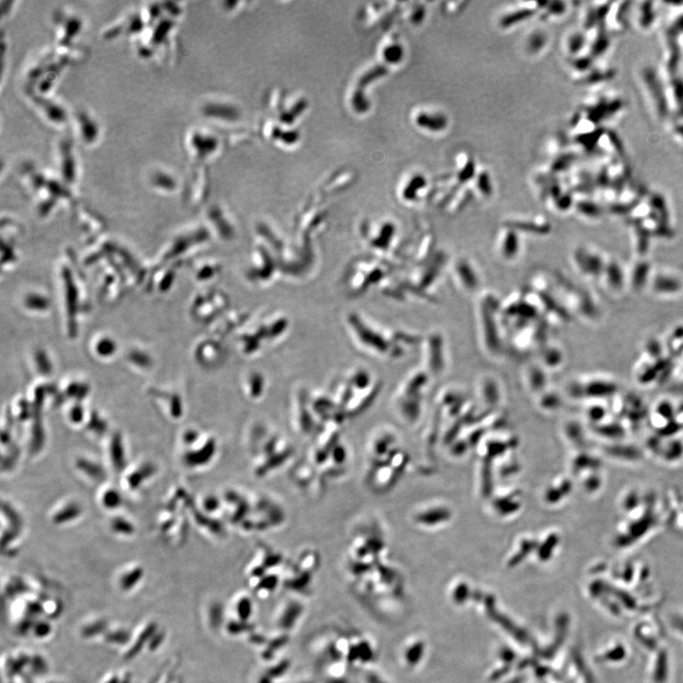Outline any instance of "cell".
Masks as SVG:
<instances>
[{
    "mask_svg": "<svg viewBox=\"0 0 683 683\" xmlns=\"http://www.w3.org/2000/svg\"><path fill=\"white\" fill-rule=\"evenodd\" d=\"M573 267L586 278H601L606 259L595 250L588 247H576L573 254Z\"/></svg>",
    "mask_w": 683,
    "mask_h": 683,
    "instance_id": "cell-4",
    "label": "cell"
},
{
    "mask_svg": "<svg viewBox=\"0 0 683 683\" xmlns=\"http://www.w3.org/2000/svg\"><path fill=\"white\" fill-rule=\"evenodd\" d=\"M473 173H474V166H473V164H469L465 167L464 170L460 173L459 178L462 181H465V179L472 178Z\"/></svg>",
    "mask_w": 683,
    "mask_h": 683,
    "instance_id": "cell-22",
    "label": "cell"
},
{
    "mask_svg": "<svg viewBox=\"0 0 683 683\" xmlns=\"http://www.w3.org/2000/svg\"><path fill=\"white\" fill-rule=\"evenodd\" d=\"M422 359L426 372L439 374L446 366V348L444 336L437 331L427 334L422 341Z\"/></svg>",
    "mask_w": 683,
    "mask_h": 683,
    "instance_id": "cell-3",
    "label": "cell"
},
{
    "mask_svg": "<svg viewBox=\"0 0 683 683\" xmlns=\"http://www.w3.org/2000/svg\"><path fill=\"white\" fill-rule=\"evenodd\" d=\"M622 442V440H620ZM602 454L606 455L607 457L615 462L628 463H637L642 459V452L632 444H626L619 442H604L602 445Z\"/></svg>",
    "mask_w": 683,
    "mask_h": 683,
    "instance_id": "cell-7",
    "label": "cell"
},
{
    "mask_svg": "<svg viewBox=\"0 0 683 683\" xmlns=\"http://www.w3.org/2000/svg\"><path fill=\"white\" fill-rule=\"evenodd\" d=\"M425 186L424 179L422 176L415 177L412 179V181L409 182L408 186H406V190H404V196L408 201H413L416 199L417 193L422 189V187Z\"/></svg>",
    "mask_w": 683,
    "mask_h": 683,
    "instance_id": "cell-17",
    "label": "cell"
},
{
    "mask_svg": "<svg viewBox=\"0 0 683 683\" xmlns=\"http://www.w3.org/2000/svg\"><path fill=\"white\" fill-rule=\"evenodd\" d=\"M384 55L387 62H399L402 57V48L398 45H392L391 47L386 48V50H384Z\"/></svg>",
    "mask_w": 683,
    "mask_h": 683,
    "instance_id": "cell-19",
    "label": "cell"
},
{
    "mask_svg": "<svg viewBox=\"0 0 683 683\" xmlns=\"http://www.w3.org/2000/svg\"><path fill=\"white\" fill-rule=\"evenodd\" d=\"M533 14V12L531 10H520V11L513 12V14L504 17L502 20V25L506 27L511 26V25L515 24V22L527 19Z\"/></svg>",
    "mask_w": 683,
    "mask_h": 683,
    "instance_id": "cell-18",
    "label": "cell"
},
{
    "mask_svg": "<svg viewBox=\"0 0 683 683\" xmlns=\"http://www.w3.org/2000/svg\"><path fill=\"white\" fill-rule=\"evenodd\" d=\"M650 273L649 263L637 262L632 266L630 273L626 272V283H628L632 290L637 292L642 286L646 284V280L650 279Z\"/></svg>",
    "mask_w": 683,
    "mask_h": 683,
    "instance_id": "cell-13",
    "label": "cell"
},
{
    "mask_svg": "<svg viewBox=\"0 0 683 683\" xmlns=\"http://www.w3.org/2000/svg\"><path fill=\"white\" fill-rule=\"evenodd\" d=\"M667 439L662 437L655 457L665 464H677L683 459V440L679 437Z\"/></svg>",
    "mask_w": 683,
    "mask_h": 683,
    "instance_id": "cell-9",
    "label": "cell"
},
{
    "mask_svg": "<svg viewBox=\"0 0 683 683\" xmlns=\"http://www.w3.org/2000/svg\"><path fill=\"white\" fill-rule=\"evenodd\" d=\"M478 186H479L480 191H482L483 194H491V192H492V187H491L489 177L487 176V174H482V176L479 177Z\"/></svg>",
    "mask_w": 683,
    "mask_h": 683,
    "instance_id": "cell-20",
    "label": "cell"
},
{
    "mask_svg": "<svg viewBox=\"0 0 683 683\" xmlns=\"http://www.w3.org/2000/svg\"><path fill=\"white\" fill-rule=\"evenodd\" d=\"M506 227L512 228L515 231L519 232H527V234L536 235V237H545L551 232V225L546 221H538V220H516L510 221L505 224Z\"/></svg>",
    "mask_w": 683,
    "mask_h": 683,
    "instance_id": "cell-11",
    "label": "cell"
},
{
    "mask_svg": "<svg viewBox=\"0 0 683 683\" xmlns=\"http://www.w3.org/2000/svg\"><path fill=\"white\" fill-rule=\"evenodd\" d=\"M600 280H604L602 282L607 288L606 290H611V293H619L626 282V272L614 260L606 259Z\"/></svg>",
    "mask_w": 683,
    "mask_h": 683,
    "instance_id": "cell-10",
    "label": "cell"
},
{
    "mask_svg": "<svg viewBox=\"0 0 683 683\" xmlns=\"http://www.w3.org/2000/svg\"><path fill=\"white\" fill-rule=\"evenodd\" d=\"M417 125L422 128H428L430 130H442L446 126V119L444 116L428 115V114H422L417 118Z\"/></svg>",
    "mask_w": 683,
    "mask_h": 683,
    "instance_id": "cell-16",
    "label": "cell"
},
{
    "mask_svg": "<svg viewBox=\"0 0 683 683\" xmlns=\"http://www.w3.org/2000/svg\"><path fill=\"white\" fill-rule=\"evenodd\" d=\"M677 527L683 531V502L672 516Z\"/></svg>",
    "mask_w": 683,
    "mask_h": 683,
    "instance_id": "cell-21",
    "label": "cell"
},
{
    "mask_svg": "<svg viewBox=\"0 0 683 683\" xmlns=\"http://www.w3.org/2000/svg\"><path fill=\"white\" fill-rule=\"evenodd\" d=\"M501 300L495 293L482 292L477 302V321L480 345L487 356L497 358L504 353V333L500 321Z\"/></svg>",
    "mask_w": 683,
    "mask_h": 683,
    "instance_id": "cell-1",
    "label": "cell"
},
{
    "mask_svg": "<svg viewBox=\"0 0 683 683\" xmlns=\"http://www.w3.org/2000/svg\"><path fill=\"white\" fill-rule=\"evenodd\" d=\"M653 281H650L652 292L657 295H675L682 290L683 283L674 273L666 270L654 273Z\"/></svg>",
    "mask_w": 683,
    "mask_h": 683,
    "instance_id": "cell-8",
    "label": "cell"
},
{
    "mask_svg": "<svg viewBox=\"0 0 683 683\" xmlns=\"http://www.w3.org/2000/svg\"><path fill=\"white\" fill-rule=\"evenodd\" d=\"M452 275L457 287L466 293H477L482 278L474 263L467 257H457L452 264Z\"/></svg>",
    "mask_w": 683,
    "mask_h": 683,
    "instance_id": "cell-5",
    "label": "cell"
},
{
    "mask_svg": "<svg viewBox=\"0 0 683 683\" xmlns=\"http://www.w3.org/2000/svg\"><path fill=\"white\" fill-rule=\"evenodd\" d=\"M581 480L584 492L591 495H597L604 489L606 482L604 469L592 471L588 474L584 475Z\"/></svg>",
    "mask_w": 683,
    "mask_h": 683,
    "instance_id": "cell-14",
    "label": "cell"
},
{
    "mask_svg": "<svg viewBox=\"0 0 683 683\" xmlns=\"http://www.w3.org/2000/svg\"><path fill=\"white\" fill-rule=\"evenodd\" d=\"M497 253L500 259L505 262H513L519 257L522 250V241L519 232L512 228L505 226L497 239Z\"/></svg>",
    "mask_w": 683,
    "mask_h": 683,
    "instance_id": "cell-6",
    "label": "cell"
},
{
    "mask_svg": "<svg viewBox=\"0 0 683 683\" xmlns=\"http://www.w3.org/2000/svg\"><path fill=\"white\" fill-rule=\"evenodd\" d=\"M525 373L528 386L533 388H542L546 384V372L544 371V368L540 364H531L526 368Z\"/></svg>",
    "mask_w": 683,
    "mask_h": 683,
    "instance_id": "cell-15",
    "label": "cell"
},
{
    "mask_svg": "<svg viewBox=\"0 0 683 683\" xmlns=\"http://www.w3.org/2000/svg\"><path fill=\"white\" fill-rule=\"evenodd\" d=\"M569 387V393L575 398L586 399L591 402L603 401L613 398L618 394L616 382L604 377H589L574 382Z\"/></svg>",
    "mask_w": 683,
    "mask_h": 683,
    "instance_id": "cell-2",
    "label": "cell"
},
{
    "mask_svg": "<svg viewBox=\"0 0 683 683\" xmlns=\"http://www.w3.org/2000/svg\"><path fill=\"white\" fill-rule=\"evenodd\" d=\"M544 42H545V39H544L543 37H541L540 34L535 35V37H533V39H531V48L535 50H538L539 48L542 47Z\"/></svg>",
    "mask_w": 683,
    "mask_h": 683,
    "instance_id": "cell-23",
    "label": "cell"
},
{
    "mask_svg": "<svg viewBox=\"0 0 683 683\" xmlns=\"http://www.w3.org/2000/svg\"><path fill=\"white\" fill-rule=\"evenodd\" d=\"M540 351V362L539 364L544 368L556 369L560 368L564 362L563 350L559 346L551 345L548 342L539 349Z\"/></svg>",
    "mask_w": 683,
    "mask_h": 683,
    "instance_id": "cell-12",
    "label": "cell"
}]
</instances>
